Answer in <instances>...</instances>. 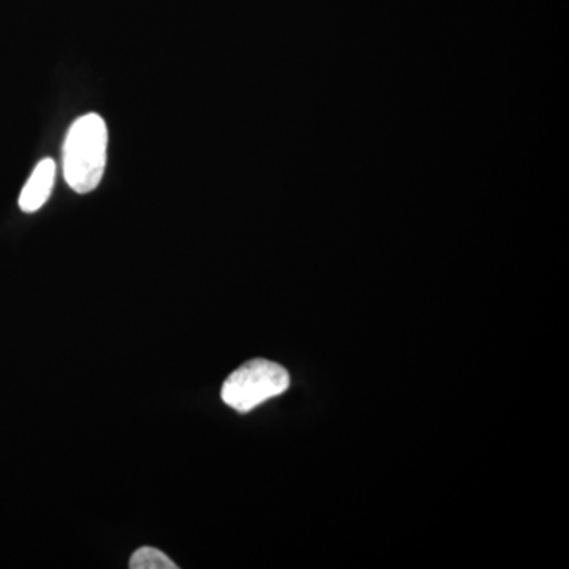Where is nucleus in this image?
Instances as JSON below:
<instances>
[{
  "instance_id": "nucleus-1",
  "label": "nucleus",
  "mask_w": 569,
  "mask_h": 569,
  "mask_svg": "<svg viewBox=\"0 0 569 569\" xmlns=\"http://www.w3.org/2000/svg\"><path fill=\"white\" fill-rule=\"evenodd\" d=\"M107 123L96 112L77 119L63 142V176L77 193H89L102 181L107 167Z\"/></svg>"
},
{
  "instance_id": "nucleus-2",
  "label": "nucleus",
  "mask_w": 569,
  "mask_h": 569,
  "mask_svg": "<svg viewBox=\"0 0 569 569\" xmlns=\"http://www.w3.org/2000/svg\"><path fill=\"white\" fill-rule=\"evenodd\" d=\"M288 387L290 376L284 367L268 359H252L227 378L222 400L239 413H247L266 400L283 395Z\"/></svg>"
},
{
  "instance_id": "nucleus-3",
  "label": "nucleus",
  "mask_w": 569,
  "mask_h": 569,
  "mask_svg": "<svg viewBox=\"0 0 569 569\" xmlns=\"http://www.w3.org/2000/svg\"><path fill=\"white\" fill-rule=\"evenodd\" d=\"M56 182V163L52 159H43L37 164L29 181L26 182L20 197V208L24 212H36L43 208L51 197Z\"/></svg>"
},
{
  "instance_id": "nucleus-4",
  "label": "nucleus",
  "mask_w": 569,
  "mask_h": 569,
  "mask_svg": "<svg viewBox=\"0 0 569 569\" xmlns=\"http://www.w3.org/2000/svg\"><path fill=\"white\" fill-rule=\"evenodd\" d=\"M129 565L132 569H178V565L168 559L162 550L153 548L138 549Z\"/></svg>"
}]
</instances>
